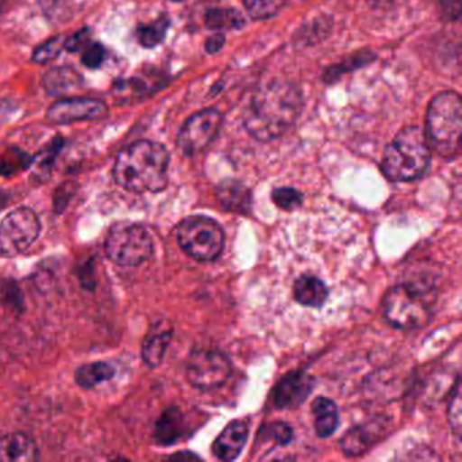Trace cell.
I'll return each instance as SVG.
<instances>
[{
	"label": "cell",
	"mask_w": 462,
	"mask_h": 462,
	"mask_svg": "<svg viewBox=\"0 0 462 462\" xmlns=\"http://www.w3.org/2000/svg\"><path fill=\"white\" fill-rule=\"evenodd\" d=\"M301 90L288 80H272L254 94L245 107V128L254 139L269 143L280 139L301 115Z\"/></svg>",
	"instance_id": "1"
},
{
	"label": "cell",
	"mask_w": 462,
	"mask_h": 462,
	"mask_svg": "<svg viewBox=\"0 0 462 462\" xmlns=\"http://www.w3.org/2000/svg\"><path fill=\"white\" fill-rule=\"evenodd\" d=\"M169 166L164 145L140 140L118 153L113 175L118 186L132 193H159L169 183Z\"/></svg>",
	"instance_id": "2"
},
{
	"label": "cell",
	"mask_w": 462,
	"mask_h": 462,
	"mask_svg": "<svg viewBox=\"0 0 462 462\" xmlns=\"http://www.w3.org/2000/svg\"><path fill=\"white\" fill-rule=\"evenodd\" d=\"M431 148L419 126L402 128L383 152L381 169L393 182H412L429 171Z\"/></svg>",
	"instance_id": "3"
},
{
	"label": "cell",
	"mask_w": 462,
	"mask_h": 462,
	"mask_svg": "<svg viewBox=\"0 0 462 462\" xmlns=\"http://www.w3.org/2000/svg\"><path fill=\"white\" fill-rule=\"evenodd\" d=\"M427 143L445 159H454L461 151L462 101L456 91H442L430 102L426 116Z\"/></svg>",
	"instance_id": "4"
},
{
	"label": "cell",
	"mask_w": 462,
	"mask_h": 462,
	"mask_svg": "<svg viewBox=\"0 0 462 462\" xmlns=\"http://www.w3.org/2000/svg\"><path fill=\"white\" fill-rule=\"evenodd\" d=\"M383 318L394 328H421L431 319L432 300L429 289L402 283L386 293L383 301Z\"/></svg>",
	"instance_id": "5"
},
{
	"label": "cell",
	"mask_w": 462,
	"mask_h": 462,
	"mask_svg": "<svg viewBox=\"0 0 462 462\" xmlns=\"http://www.w3.org/2000/svg\"><path fill=\"white\" fill-rule=\"evenodd\" d=\"M105 253L118 266H140L152 256V236L142 224L116 223L105 240Z\"/></svg>",
	"instance_id": "6"
},
{
	"label": "cell",
	"mask_w": 462,
	"mask_h": 462,
	"mask_svg": "<svg viewBox=\"0 0 462 462\" xmlns=\"http://www.w3.org/2000/svg\"><path fill=\"white\" fill-rule=\"evenodd\" d=\"M178 243L191 258L199 262H213L224 250L223 228L217 221L207 216H189L177 228Z\"/></svg>",
	"instance_id": "7"
},
{
	"label": "cell",
	"mask_w": 462,
	"mask_h": 462,
	"mask_svg": "<svg viewBox=\"0 0 462 462\" xmlns=\"http://www.w3.org/2000/svg\"><path fill=\"white\" fill-rule=\"evenodd\" d=\"M42 232V221L34 210L18 208L0 221V255L15 256L28 250Z\"/></svg>",
	"instance_id": "8"
},
{
	"label": "cell",
	"mask_w": 462,
	"mask_h": 462,
	"mask_svg": "<svg viewBox=\"0 0 462 462\" xmlns=\"http://www.w3.org/2000/svg\"><path fill=\"white\" fill-rule=\"evenodd\" d=\"M232 365L228 356L215 348H199L189 356L186 375L189 383L199 391L220 388L231 375Z\"/></svg>",
	"instance_id": "9"
},
{
	"label": "cell",
	"mask_w": 462,
	"mask_h": 462,
	"mask_svg": "<svg viewBox=\"0 0 462 462\" xmlns=\"http://www.w3.org/2000/svg\"><path fill=\"white\" fill-rule=\"evenodd\" d=\"M223 125V115L216 109L201 110L191 116L178 134V148L193 156L209 147Z\"/></svg>",
	"instance_id": "10"
},
{
	"label": "cell",
	"mask_w": 462,
	"mask_h": 462,
	"mask_svg": "<svg viewBox=\"0 0 462 462\" xmlns=\"http://www.w3.org/2000/svg\"><path fill=\"white\" fill-rule=\"evenodd\" d=\"M109 115V107L104 101L93 98H67L55 102L48 109L47 118L53 124L85 123L98 121Z\"/></svg>",
	"instance_id": "11"
},
{
	"label": "cell",
	"mask_w": 462,
	"mask_h": 462,
	"mask_svg": "<svg viewBox=\"0 0 462 462\" xmlns=\"http://www.w3.org/2000/svg\"><path fill=\"white\" fill-rule=\"evenodd\" d=\"M313 378L302 370H294L281 378L275 386L274 402L280 410H296L310 396Z\"/></svg>",
	"instance_id": "12"
},
{
	"label": "cell",
	"mask_w": 462,
	"mask_h": 462,
	"mask_svg": "<svg viewBox=\"0 0 462 462\" xmlns=\"http://www.w3.org/2000/svg\"><path fill=\"white\" fill-rule=\"evenodd\" d=\"M248 431H250V427H248L247 421H231L213 443V454L221 461H234L245 448Z\"/></svg>",
	"instance_id": "13"
},
{
	"label": "cell",
	"mask_w": 462,
	"mask_h": 462,
	"mask_svg": "<svg viewBox=\"0 0 462 462\" xmlns=\"http://www.w3.org/2000/svg\"><path fill=\"white\" fill-rule=\"evenodd\" d=\"M36 442L23 432H10L0 437V462L39 461Z\"/></svg>",
	"instance_id": "14"
},
{
	"label": "cell",
	"mask_w": 462,
	"mask_h": 462,
	"mask_svg": "<svg viewBox=\"0 0 462 462\" xmlns=\"http://www.w3.org/2000/svg\"><path fill=\"white\" fill-rule=\"evenodd\" d=\"M216 196L224 209L237 215H248L253 209V193L236 180H226L218 183Z\"/></svg>",
	"instance_id": "15"
},
{
	"label": "cell",
	"mask_w": 462,
	"mask_h": 462,
	"mask_svg": "<svg viewBox=\"0 0 462 462\" xmlns=\"http://www.w3.org/2000/svg\"><path fill=\"white\" fill-rule=\"evenodd\" d=\"M383 429L385 427L380 426L375 421L353 427L346 432L345 437L340 440L343 453L348 457L365 453L370 446L374 445L375 439L380 438V432L383 431Z\"/></svg>",
	"instance_id": "16"
},
{
	"label": "cell",
	"mask_w": 462,
	"mask_h": 462,
	"mask_svg": "<svg viewBox=\"0 0 462 462\" xmlns=\"http://www.w3.org/2000/svg\"><path fill=\"white\" fill-rule=\"evenodd\" d=\"M42 85L50 96L63 97L72 91L79 90L83 85V78L71 67H55L44 75Z\"/></svg>",
	"instance_id": "17"
},
{
	"label": "cell",
	"mask_w": 462,
	"mask_h": 462,
	"mask_svg": "<svg viewBox=\"0 0 462 462\" xmlns=\"http://www.w3.org/2000/svg\"><path fill=\"white\" fill-rule=\"evenodd\" d=\"M188 431L186 419L177 407L169 408L162 413L155 427V439L161 445L169 446L185 437Z\"/></svg>",
	"instance_id": "18"
},
{
	"label": "cell",
	"mask_w": 462,
	"mask_h": 462,
	"mask_svg": "<svg viewBox=\"0 0 462 462\" xmlns=\"http://www.w3.org/2000/svg\"><path fill=\"white\" fill-rule=\"evenodd\" d=\"M329 291L323 281L313 275H302L294 283L297 302L310 308H321L328 299Z\"/></svg>",
	"instance_id": "19"
},
{
	"label": "cell",
	"mask_w": 462,
	"mask_h": 462,
	"mask_svg": "<svg viewBox=\"0 0 462 462\" xmlns=\"http://www.w3.org/2000/svg\"><path fill=\"white\" fill-rule=\"evenodd\" d=\"M312 413L315 418L316 434L320 438H328L339 426V411L337 404L327 397H318L312 402Z\"/></svg>",
	"instance_id": "20"
},
{
	"label": "cell",
	"mask_w": 462,
	"mask_h": 462,
	"mask_svg": "<svg viewBox=\"0 0 462 462\" xmlns=\"http://www.w3.org/2000/svg\"><path fill=\"white\" fill-rule=\"evenodd\" d=\"M116 375V367L112 362L98 361L83 365L75 373V381L83 389H96L102 383H109Z\"/></svg>",
	"instance_id": "21"
},
{
	"label": "cell",
	"mask_w": 462,
	"mask_h": 462,
	"mask_svg": "<svg viewBox=\"0 0 462 462\" xmlns=\"http://www.w3.org/2000/svg\"><path fill=\"white\" fill-rule=\"evenodd\" d=\"M171 331H153L143 343L142 356L150 367H158L163 362L167 348L171 342Z\"/></svg>",
	"instance_id": "22"
},
{
	"label": "cell",
	"mask_w": 462,
	"mask_h": 462,
	"mask_svg": "<svg viewBox=\"0 0 462 462\" xmlns=\"http://www.w3.org/2000/svg\"><path fill=\"white\" fill-rule=\"evenodd\" d=\"M205 25L210 31H239L245 28V20L237 10L210 9L205 14Z\"/></svg>",
	"instance_id": "23"
},
{
	"label": "cell",
	"mask_w": 462,
	"mask_h": 462,
	"mask_svg": "<svg viewBox=\"0 0 462 462\" xmlns=\"http://www.w3.org/2000/svg\"><path fill=\"white\" fill-rule=\"evenodd\" d=\"M374 59V53L369 52V51H362V52L356 53V55L351 56V58L346 59L342 63L329 67L326 74H324V80H326L327 83L337 82L342 75L356 71V69L372 63Z\"/></svg>",
	"instance_id": "24"
},
{
	"label": "cell",
	"mask_w": 462,
	"mask_h": 462,
	"mask_svg": "<svg viewBox=\"0 0 462 462\" xmlns=\"http://www.w3.org/2000/svg\"><path fill=\"white\" fill-rule=\"evenodd\" d=\"M170 28V20L167 15H162L150 25H143L137 29L136 37L140 45L144 48H155L166 39Z\"/></svg>",
	"instance_id": "25"
},
{
	"label": "cell",
	"mask_w": 462,
	"mask_h": 462,
	"mask_svg": "<svg viewBox=\"0 0 462 462\" xmlns=\"http://www.w3.org/2000/svg\"><path fill=\"white\" fill-rule=\"evenodd\" d=\"M289 0H245V7L253 20L266 21L280 14Z\"/></svg>",
	"instance_id": "26"
},
{
	"label": "cell",
	"mask_w": 462,
	"mask_h": 462,
	"mask_svg": "<svg viewBox=\"0 0 462 462\" xmlns=\"http://www.w3.org/2000/svg\"><path fill=\"white\" fill-rule=\"evenodd\" d=\"M293 439V430L283 421H273L262 427L259 432V440L273 442L278 446H286Z\"/></svg>",
	"instance_id": "27"
},
{
	"label": "cell",
	"mask_w": 462,
	"mask_h": 462,
	"mask_svg": "<svg viewBox=\"0 0 462 462\" xmlns=\"http://www.w3.org/2000/svg\"><path fill=\"white\" fill-rule=\"evenodd\" d=\"M66 39L67 37L58 36L42 42V45H39V47L34 50L32 60L36 64H40V66H44V64L55 60V59H58L59 55L63 52Z\"/></svg>",
	"instance_id": "28"
},
{
	"label": "cell",
	"mask_w": 462,
	"mask_h": 462,
	"mask_svg": "<svg viewBox=\"0 0 462 462\" xmlns=\"http://www.w3.org/2000/svg\"><path fill=\"white\" fill-rule=\"evenodd\" d=\"M272 199L281 209L286 210V212H293V210L301 207L304 197H302L301 191L297 190V189L278 188L273 191Z\"/></svg>",
	"instance_id": "29"
},
{
	"label": "cell",
	"mask_w": 462,
	"mask_h": 462,
	"mask_svg": "<svg viewBox=\"0 0 462 462\" xmlns=\"http://www.w3.org/2000/svg\"><path fill=\"white\" fill-rule=\"evenodd\" d=\"M459 378H457L451 393L450 405H448V421H450L451 431L456 435L457 439H461V393H459Z\"/></svg>",
	"instance_id": "30"
},
{
	"label": "cell",
	"mask_w": 462,
	"mask_h": 462,
	"mask_svg": "<svg viewBox=\"0 0 462 462\" xmlns=\"http://www.w3.org/2000/svg\"><path fill=\"white\" fill-rule=\"evenodd\" d=\"M31 163V159L23 151L10 150L9 152L5 155V158L0 161V174L10 175L17 172L18 170L25 169L28 164Z\"/></svg>",
	"instance_id": "31"
},
{
	"label": "cell",
	"mask_w": 462,
	"mask_h": 462,
	"mask_svg": "<svg viewBox=\"0 0 462 462\" xmlns=\"http://www.w3.org/2000/svg\"><path fill=\"white\" fill-rule=\"evenodd\" d=\"M82 51V63L88 69H99L106 59V51L99 42H88Z\"/></svg>",
	"instance_id": "32"
},
{
	"label": "cell",
	"mask_w": 462,
	"mask_h": 462,
	"mask_svg": "<svg viewBox=\"0 0 462 462\" xmlns=\"http://www.w3.org/2000/svg\"><path fill=\"white\" fill-rule=\"evenodd\" d=\"M88 42H90V31L82 29L78 33L72 34L71 37H67L64 50L69 51V53L79 52Z\"/></svg>",
	"instance_id": "33"
},
{
	"label": "cell",
	"mask_w": 462,
	"mask_h": 462,
	"mask_svg": "<svg viewBox=\"0 0 462 462\" xmlns=\"http://www.w3.org/2000/svg\"><path fill=\"white\" fill-rule=\"evenodd\" d=\"M224 44H226V36L223 33H216L207 40L205 50L210 55H215V53L220 52L223 50Z\"/></svg>",
	"instance_id": "34"
},
{
	"label": "cell",
	"mask_w": 462,
	"mask_h": 462,
	"mask_svg": "<svg viewBox=\"0 0 462 462\" xmlns=\"http://www.w3.org/2000/svg\"><path fill=\"white\" fill-rule=\"evenodd\" d=\"M174 2H182V0H174Z\"/></svg>",
	"instance_id": "35"
}]
</instances>
